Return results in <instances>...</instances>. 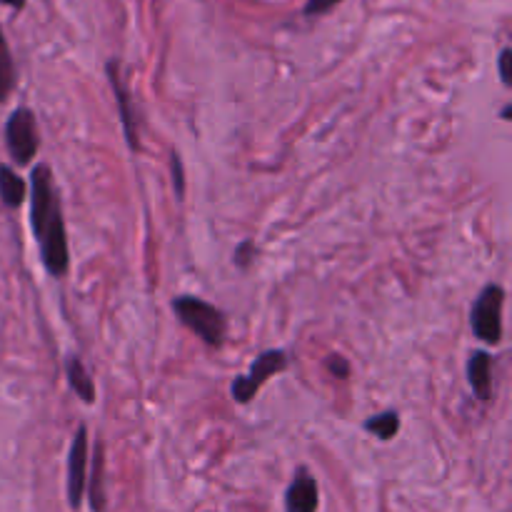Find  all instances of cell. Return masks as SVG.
I'll list each match as a JSON object with an SVG mask.
<instances>
[{
    "label": "cell",
    "mask_w": 512,
    "mask_h": 512,
    "mask_svg": "<svg viewBox=\"0 0 512 512\" xmlns=\"http://www.w3.org/2000/svg\"><path fill=\"white\" fill-rule=\"evenodd\" d=\"M25 195H28L25 180L13 168L0 165V200H3L5 208H18V205H23Z\"/></svg>",
    "instance_id": "cell-11"
},
{
    "label": "cell",
    "mask_w": 512,
    "mask_h": 512,
    "mask_svg": "<svg viewBox=\"0 0 512 512\" xmlns=\"http://www.w3.org/2000/svg\"><path fill=\"white\" fill-rule=\"evenodd\" d=\"M253 253H255V245H253V240H243V243L238 245V248H235V253H233V260H235V265H238V268H248L250 263H253Z\"/></svg>",
    "instance_id": "cell-17"
},
{
    "label": "cell",
    "mask_w": 512,
    "mask_h": 512,
    "mask_svg": "<svg viewBox=\"0 0 512 512\" xmlns=\"http://www.w3.org/2000/svg\"><path fill=\"white\" fill-rule=\"evenodd\" d=\"M0 3L3 5H8V8H15V10H20L25 5V0H0Z\"/></svg>",
    "instance_id": "cell-20"
},
{
    "label": "cell",
    "mask_w": 512,
    "mask_h": 512,
    "mask_svg": "<svg viewBox=\"0 0 512 512\" xmlns=\"http://www.w3.org/2000/svg\"><path fill=\"white\" fill-rule=\"evenodd\" d=\"M5 143L18 165H28L38 155V125L33 110L18 108L5 123Z\"/></svg>",
    "instance_id": "cell-5"
},
{
    "label": "cell",
    "mask_w": 512,
    "mask_h": 512,
    "mask_svg": "<svg viewBox=\"0 0 512 512\" xmlns=\"http://www.w3.org/2000/svg\"><path fill=\"white\" fill-rule=\"evenodd\" d=\"M90 505L95 512H103L105 493H103V445H95V463H93V483H90Z\"/></svg>",
    "instance_id": "cell-14"
},
{
    "label": "cell",
    "mask_w": 512,
    "mask_h": 512,
    "mask_svg": "<svg viewBox=\"0 0 512 512\" xmlns=\"http://www.w3.org/2000/svg\"><path fill=\"white\" fill-rule=\"evenodd\" d=\"M468 383L473 388L475 398L478 400H490L493 395V358H490L485 350L470 355L468 360Z\"/></svg>",
    "instance_id": "cell-9"
},
{
    "label": "cell",
    "mask_w": 512,
    "mask_h": 512,
    "mask_svg": "<svg viewBox=\"0 0 512 512\" xmlns=\"http://www.w3.org/2000/svg\"><path fill=\"white\" fill-rule=\"evenodd\" d=\"M15 85V65L13 55H10L8 40H5L3 30H0V103L10 95Z\"/></svg>",
    "instance_id": "cell-13"
},
{
    "label": "cell",
    "mask_w": 512,
    "mask_h": 512,
    "mask_svg": "<svg viewBox=\"0 0 512 512\" xmlns=\"http://www.w3.org/2000/svg\"><path fill=\"white\" fill-rule=\"evenodd\" d=\"M368 433H375L380 440H393L400 430V415L395 410H388V413H380L375 418H368L363 425Z\"/></svg>",
    "instance_id": "cell-12"
},
{
    "label": "cell",
    "mask_w": 512,
    "mask_h": 512,
    "mask_svg": "<svg viewBox=\"0 0 512 512\" xmlns=\"http://www.w3.org/2000/svg\"><path fill=\"white\" fill-rule=\"evenodd\" d=\"M343 3V0H308V3H305V8H303V13L308 15H323V13H328V10H333L335 5H340Z\"/></svg>",
    "instance_id": "cell-18"
},
{
    "label": "cell",
    "mask_w": 512,
    "mask_h": 512,
    "mask_svg": "<svg viewBox=\"0 0 512 512\" xmlns=\"http://www.w3.org/2000/svg\"><path fill=\"white\" fill-rule=\"evenodd\" d=\"M288 368V355L283 350H268V353L260 355L253 365H250L248 375H240L233 385H230V393H233L235 403L245 405L258 395V390L268 383L273 375L283 373Z\"/></svg>",
    "instance_id": "cell-4"
},
{
    "label": "cell",
    "mask_w": 512,
    "mask_h": 512,
    "mask_svg": "<svg viewBox=\"0 0 512 512\" xmlns=\"http://www.w3.org/2000/svg\"><path fill=\"white\" fill-rule=\"evenodd\" d=\"M510 48H505L498 58V70H500V80L503 85H510Z\"/></svg>",
    "instance_id": "cell-19"
},
{
    "label": "cell",
    "mask_w": 512,
    "mask_h": 512,
    "mask_svg": "<svg viewBox=\"0 0 512 512\" xmlns=\"http://www.w3.org/2000/svg\"><path fill=\"white\" fill-rule=\"evenodd\" d=\"M503 303L505 290L500 285H488L478 295L473 310H470V325H473L475 338L490 345H498L503 340Z\"/></svg>",
    "instance_id": "cell-3"
},
{
    "label": "cell",
    "mask_w": 512,
    "mask_h": 512,
    "mask_svg": "<svg viewBox=\"0 0 512 512\" xmlns=\"http://www.w3.org/2000/svg\"><path fill=\"white\" fill-rule=\"evenodd\" d=\"M170 173H173L175 195H178V200H183V195H185V173H183V163H180L178 153H170Z\"/></svg>",
    "instance_id": "cell-15"
},
{
    "label": "cell",
    "mask_w": 512,
    "mask_h": 512,
    "mask_svg": "<svg viewBox=\"0 0 512 512\" xmlns=\"http://www.w3.org/2000/svg\"><path fill=\"white\" fill-rule=\"evenodd\" d=\"M65 375H68V383L70 388H73V393L78 395L83 403H93L95 400V385H93V378L88 375V370L83 368V363H80L75 355H70V358H65Z\"/></svg>",
    "instance_id": "cell-10"
},
{
    "label": "cell",
    "mask_w": 512,
    "mask_h": 512,
    "mask_svg": "<svg viewBox=\"0 0 512 512\" xmlns=\"http://www.w3.org/2000/svg\"><path fill=\"white\" fill-rule=\"evenodd\" d=\"M108 78H110V88H113L115 100H118V110H120V123H123L125 130V140L133 150H140V138H138V118H135L133 110V98H130V90L125 88L123 78H120V70L115 60L108 63Z\"/></svg>",
    "instance_id": "cell-7"
},
{
    "label": "cell",
    "mask_w": 512,
    "mask_h": 512,
    "mask_svg": "<svg viewBox=\"0 0 512 512\" xmlns=\"http://www.w3.org/2000/svg\"><path fill=\"white\" fill-rule=\"evenodd\" d=\"M85 473H88V428L80 425L68 453V503L78 510L85 493Z\"/></svg>",
    "instance_id": "cell-6"
},
{
    "label": "cell",
    "mask_w": 512,
    "mask_h": 512,
    "mask_svg": "<svg viewBox=\"0 0 512 512\" xmlns=\"http://www.w3.org/2000/svg\"><path fill=\"white\" fill-rule=\"evenodd\" d=\"M173 310L180 323L193 330L205 345L220 348L225 343L228 323H225V315L213 303L195 298V295H180V298L173 300Z\"/></svg>",
    "instance_id": "cell-2"
},
{
    "label": "cell",
    "mask_w": 512,
    "mask_h": 512,
    "mask_svg": "<svg viewBox=\"0 0 512 512\" xmlns=\"http://www.w3.org/2000/svg\"><path fill=\"white\" fill-rule=\"evenodd\" d=\"M503 120H510V105H505L503 108Z\"/></svg>",
    "instance_id": "cell-21"
},
{
    "label": "cell",
    "mask_w": 512,
    "mask_h": 512,
    "mask_svg": "<svg viewBox=\"0 0 512 512\" xmlns=\"http://www.w3.org/2000/svg\"><path fill=\"white\" fill-rule=\"evenodd\" d=\"M325 368H328V373H333V378L338 380H345L350 375V363L345 358H340V355H328Z\"/></svg>",
    "instance_id": "cell-16"
},
{
    "label": "cell",
    "mask_w": 512,
    "mask_h": 512,
    "mask_svg": "<svg viewBox=\"0 0 512 512\" xmlns=\"http://www.w3.org/2000/svg\"><path fill=\"white\" fill-rule=\"evenodd\" d=\"M318 503V480L305 468H298L288 493H285V512H318Z\"/></svg>",
    "instance_id": "cell-8"
},
{
    "label": "cell",
    "mask_w": 512,
    "mask_h": 512,
    "mask_svg": "<svg viewBox=\"0 0 512 512\" xmlns=\"http://www.w3.org/2000/svg\"><path fill=\"white\" fill-rule=\"evenodd\" d=\"M33 195H30V228L38 240L40 258L45 270L53 278H63L70 268L68 235H65L63 210H60L58 193H55L53 173L48 165L33 168Z\"/></svg>",
    "instance_id": "cell-1"
}]
</instances>
